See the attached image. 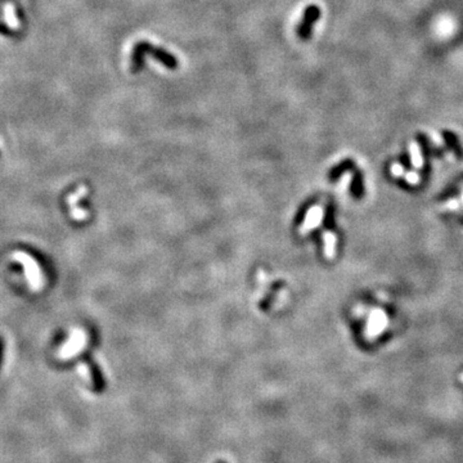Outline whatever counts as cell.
I'll return each instance as SVG.
<instances>
[{
	"label": "cell",
	"mask_w": 463,
	"mask_h": 463,
	"mask_svg": "<svg viewBox=\"0 0 463 463\" xmlns=\"http://www.w3.org/2000/svg\"><path fill=\"white\" fill-rule=\"evenodd\" d=\"M147 56H152L158 63H161L164 67L169 68V70H175L179 66L178 58L175 57L174 54H172L164 48L152 45L147 40H141L135 44L133 52H131V71L134 74H138L139 71L143 70Z\"/></svg>",
	"instance_id": "1"
},
{
	"label": "cell",
	"mask_w": 463,
	"mask_h": 463,
	"mask_svg": "<svg viewBox=\"0 0 463 463\" xmlns=\"http://www.w3.org/2000/svg\"><path fill=\"white\" fill-rule=\"evenodd\" d=\"M322 16V10L317 5H309L304 10V16L301 22L296 27V35L301 40H309L313 34V26L317 24V21Z\"/></svg>",
	"instance_id": "2"
},
{
	"label": "cell",
	"mask_w": 463,
	"mask_h": 463,
	"mask_svg": "<svg viewBox=\"0 0 463 463\" xmlns=\"http://www.w3.org/2000/svg\"><path fill=\"white\" fill-rule=\"evenodd\" d=\"M389 326V317L385 310L379 308H373L369 313L366 326V336L368 339H376L377 336L385 332L386 327Z\"/></svg>",
	"instance_id": "3"
},
{
	"label": "cell",
	"mask_w": 463,
	"mask_h": 463,
	"mask_svg": "<svg viewBox=\"0 0 463 463\" xmlns=\"http://www.w3.org/2000/svg\"><path fill=\"white\" fill-rule=\"evenodd\" d=\"M409 153H410V162L416 169H422L423 166V157L421 153L420 145L416 142H410L409 145Z\"/></svg>",
	"instance_id": "4"
},
{
	"label": "cell",
	"mask_w": 463,
	"mask_h": 463,
	"mask_svg": "<svg viewBox=\"0 0 463 463\" xmlns=\"http://www.w3.org/2000/svg\"><path fill=\"white\" fill-rule=\"evenodd\" d=\"M404 178H405V180L412 185L417 184V183L420 181V175L417 174L416 172H408L405 175H404Z\"/></svg>",
	"instance_id": "5"
},
{
	"label": "cell",
	"mask_w": 463,
	"mask_h": 463,
	"mask_svg": "<svg viewBox=\"0 0 463 463\" xmlns=\"http://www.w3.org/2000/svg\"><path fill=\"white\" fill-rule=\"evenodd\" d=\"M391 173H393L394 176L400 178V176H403L404 174V168L400 164L395 162V164H393V166H391Z\"/></svg>",
	"instance_id": "6"
},
{
	"label": "cell",
	"mask_w": 463,
	"mask_h": 463,
	"mask_svg": "<svg viewBox=\"0 0 463 463\" xmlns=\"http://www.w3.org/2000/svg\"><path fill=\"white\" fill-rule=\"evenodd\" d=\"M460 201H458V200H456V198H452V200H449V201L448 202H445V203H444V208H448V210H457V208L460 207Z\"/></svg>",
	"instance_id": "7"
},
{
	"label": "cell",
	"mask_w": 463,
	"mask_h": 463,
	"mask_svg": "<svg viewBox=\"0 0 463 463\" xmlns=\"http://www.w3.org/2000/svg\"><path fill=\"white\" fill-rule=\"evenodd\" d=\"M433 138H434V139H435V141L437 142V143H439V145H441V139H440V138H439V135H437L436 133H434V134H433Z\"/></svg>",
	"instance_id": "8"
},
{
	"label": "cell",
	"mask_w": 463,
	"mask_h": 463,
	"mask_svg": "<svg viewBox=\"0 0 463 463\" xmlns=\"http://www.w3.org/2000/svg\"><path fill=\"white\" fill-rule=\"evenodd\" d=\"M1 356H3V341L0 339V363H1Z\"/></svg>",
	"instance_id": "9"
},
{
	"label": "cell",
	"mask_w": 463,
	"mask_h": 463,
	"mask_svg": "<svg viewBox=\"0 0 463 463\" xmlns=\"http://www.w3.org/2000/svg\"><path fill=\"white\" fill-rule=\"evenodd\" d=\"M461 196H462V200H461V201H462V203H463V189H462V195Z\"/></svg>",
	"instance_id": "10"
},
{
	"label": "cell",
	"mask_w": 463,
	"mask_h": 463,
	"mask_svg": "<svg viewBox=\"0 0 463 463\" xmlns=\"http://www.w3.org/2000/svg\"><path fill=\"white\" fill-rule=\"evenodd\" d=\"M218 463H225V462H224V461H220V462H218Z\"/></svg>",
	"instance_id": "11"
},
{
	"label": "cell",
	"mask_w": 463,
	"mask_h": 463,
	"mask_svg": "<svg viewBox=\"0 0 463 463\" xmlns=\"http://www.w3.org/2000/svg\"><path fill=\"white\" fill-rule=\"evenodd\" d=\"M462 378H463V376H462Z\"/></svg>",
	"instance_id": "12"
}]
</instances>
